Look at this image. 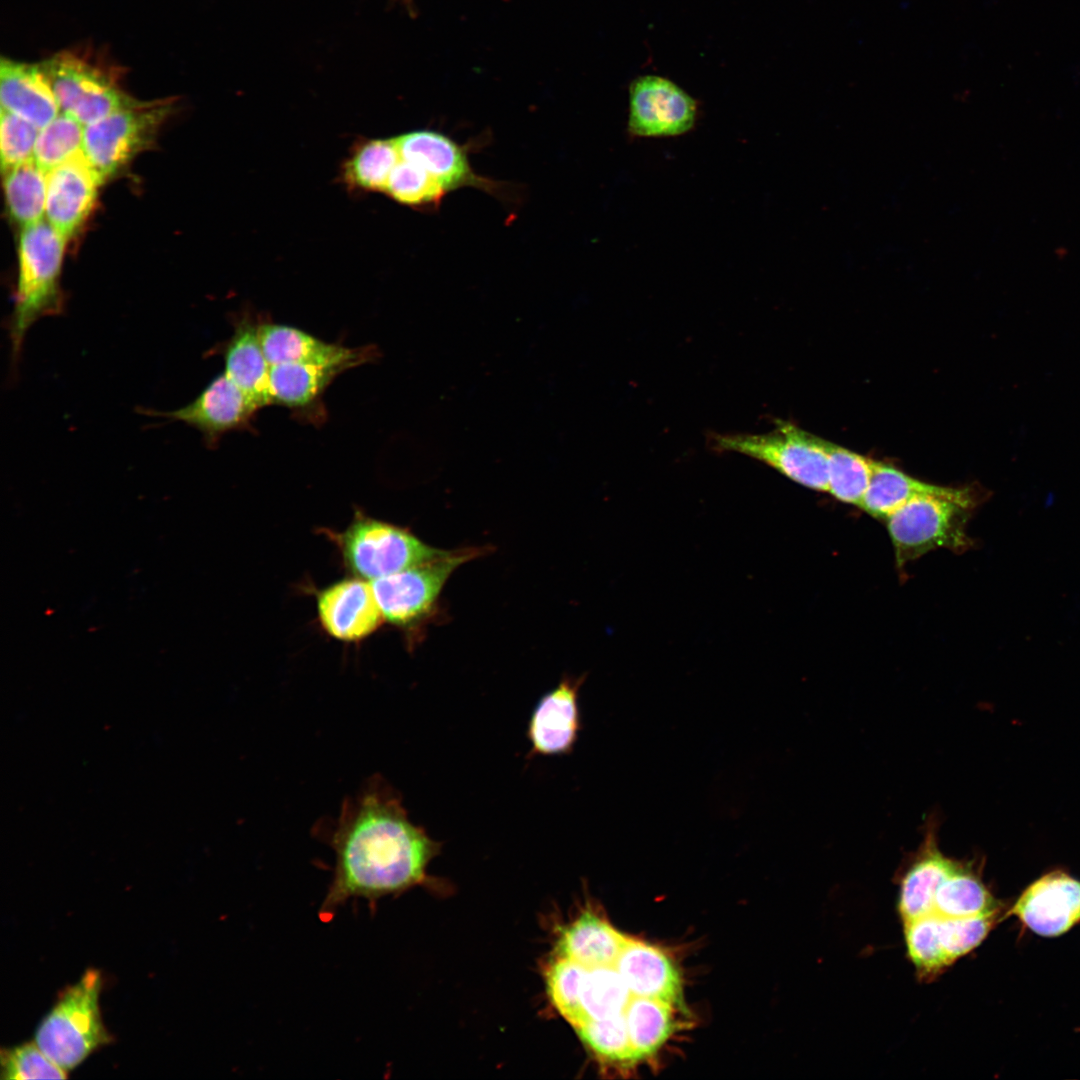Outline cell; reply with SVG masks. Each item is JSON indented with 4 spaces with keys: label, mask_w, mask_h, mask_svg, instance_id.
I'll use <instances>...</instances> for the list:
<instances>
[{
    "label": "cell",
    "mask_w": 1080,
    "mask_h": 1080,
    "mask_svg": "<svg viewBox=\"0 0 1080 1080\" xmlns=\"http://www.w3.org/2000/svg\"><path fill=\"white\" fill-rule=\"evenodd\" d=\"M335 853V869L319 916L330 921L350 899L372 907L428 880L427 867L442 843L410 821L400 794L374 775L344 799L338 818L321 829Z\"/></svg>",
    "instance_id": "6da1fadb"
},
{
    "label": "cell",
    "mask_w": 1080,
    "mask_h": 1080,
    "mask_svg": "<svg viewBox=\"0 0 1080 1080\" xmlns=\"http://www.w3.org/2000/svg\"><path fill=\"white\" fill-rule=\"evenodd\" d=\"M66 241L45 219L22 228L14 307L7 326L13 361L30 327L63 311L59 278Z\"/></svg>",
    "instance_id": "7a4b0ae2"
},
{
    "label": "cell",
    "mask_w": 1080,
    "mask_h": 1080,
    "mask_svg": "<svg viewBox=\"0 0 1080 1080\" xmlns=\"http://www.w3.org/2000/svg\"><path fill=\"white\" fill-rule=\"evenodd\" d=\"M985 497L973 487L954 496L919 495L890 514L885 521L898 567L938 548L967 549L968 520Z\"/></svg>",
    "instance_id": "3957f363"
},
{
    "label": "cell",
    "mask_w": 1080,
    "mask_h": 1080,
    "mask_svg": "<svg viewBox=\"0 0 1080 1080\" xmlns=\"http://www.w3.org/2000/svg\"><path fill=\"white\" fill-rule=\"evenodd\" d=\"M101 986L100 972L86 970L76 984L61 992L36 1030L35 1043L66 1071L111 1039L100 1015Z\"/></svg>",
    "instance_id": "277c9868"
},
{
    "label": "cell",
    "mask_w": 1080,
    "mask_h": 1080,
    "mask_svg": "<svg viewBox=\"0 0 1080 1080\" xmlns=\"http://www.w3.org/2000/svg\"><path fill=\"white\" fill-rule=\"evenodd\" d=\"M718 452L739 453L762 462L790 480L815 491L828 490V459L823 439L788 422L762 434H715Z\"/></svg>",
    "instance_id": "5b68a950"
},
{
    "label": "cell",
    "mask_w": 1080,
    "mask_h": 1080,
    "mask_svg": "<svg viewBox=\"0 0 1080 1080\" xmlns=\"http://www.w3.org/2000/svg\"><path fill=\"white\" fill-rule=\"evenodd\" d=\"M335 538L350 571L371 581L429 562L448 552L425 544L405 528L362 514H357Z\"/></svg>",
    "instance_id": "8992f818"
},
{
    "label": "cell",
    "mask_w": 1080,
    "mask_h": 1080,
    "mask_svg": "<svg viewBox=\"0 0 1080 1080\" xmlns=\"http://www.w3.org/2000/svg\"><path fill=\"white\" fill-rule=\"evenodd\" d=\"M169 100H133L84 126L83 154L101 184L152 142L172 109Z\"/></svg>",
    "instance_id": "52a82bcc"
},
{
    "label": "cell",
    "mask_w": 1080,
    "mask_h": 1080,
    "mask_svg": "<svg viewBox=\"0 0 1080 1080\" xmlns=\"http://www.w3.org/2000/svg\"><path fill=\"white\" fill-rule=\"evenodd\" d=\"M60 111L83 126L94 123L134 99L117 84L116 72L73 51H63L40 64Z\"/></svg>",
    "instance_id": "ba28073f"
},
{
    "label": "cell",
    "mask_w": 1080,
    "mask_h": 1080,
    "mask_svg": "<svg viewBox=\"0 0 1080 1080\" xmlns=\"http://www.w3.org/2000/svg\"><path fill=\"white\" fill-rule=\"evenodd\" d=\"M480 547L448 551L429 562L371 581L385 620L408 628L428 616L450 575L484 553Z\"/></svg>",
    "instance_id": "9c48e42d"
},
{
    "label": "cell",
    "mask_w": 1080,
    "mask_h": 1080,
    "mask_svg": "<svg viewBox=\"0 0 1080 1080\" xmlns=\"http://www.w3.org/2000/svg\"><path fill=\"white\" fill-rule=\"evenodd\" d=\"M260 408L223 371L187 405L168 412L145 411L198 430L209 447L232 431L250 430Z\"/></svg>",
    "instance_id": "30bf717a"
},
{
    "label": "cell",
    "mask_w": 1080,
    "mask_h": 1080,
    "mask_svg": "<svg viewBox=\"0 0 1080 1080\" xmlns=\"http://www.w3.org/2000/svg\"><path fill=\"white\" fill-rule=\"evenodd\" d=\"M629 99L628 130L634 136H676L688 132L696 122V101L666 78L646 75L635 79Z\"/></svg>",
    "instance_id": "8fae6325"
},
{
    "label": "cell",
    "mask_w": 1080,
    "mask_h": 1080,
    "mask_svg": "<svg viewBox=\"0 0 1080 1080\" xmlns=\"http://www.w3.org/2000/svg\"><path fill=\"white\" fill-rule=\"evenodd\" d=\"M585 676H566L537 702L530 715L526 736L527 759L570 754L582 729L579 691Z\"/></svg>",
    "instance_id": "7c38bea8"
},
{
    "label": "cell",
    "mask_w": 1080,
    "mask_h": 1080,
    "mask_svg": "<svg viewBox=\"0 0 1080 1080\" xmlns=\"http://www.w3.org/2000/svg\"><path fill=\"white\" fill-rule=\"evenodd\" d=\"M259 338L266 360L271 365L305 363L351 368L374 362L380 356L370 344L347 347L326 342L297 327L275 323L261 317Z\"/></svg>",
    "instance_id": "4fadbf2b"
},
{
    "label": "cell",
    "mask_w": 1080,
    "mask_h": 1080,
    "mask_svg": "<svg viewBox=\"0 0 1080 1080\" xmlns=\"http://www.w3.org/2000/svg\"><path fill=\"white\" fill-rule=\"evenodd\" d=\"M1011 913L1038 935L1059 936L1080 923V881L1063 871L1047 873L1026 888Z\"/></svg>",
    "instance_id": "5bb4252c"
},
{
    "label": "cell",
    "mask_w": 1080,
    "mask_h": 1080,
    "mask_svg": "<svg viewBox=\"0 0 1080 1080\" xmlns=\"http://www.w3.org/2000/svg\"><path fill=\"white\" fill-rule=\"evenodd\" d=\"M317 612L324 630L335 639L360 641L384 620L371 583L355 577L340 580L317 594Z\"/></svg>",
    "instance_id": "9a60e30c"
},
{
    "label": "cell",
    "mask_w": 1080,
    "mask_h": 1080,
    "mask_svg": "<svg viewBox=\"0 0 1080 1080\" xmlns=\"http://www.w3.org/2000/svg\"><path fill=\"white\" fill-rule=\"evenodd\" d=\"M100 185L83 151L47 173L45 217L65 240L87 218Z\"/></svg>",
    "instance_id": "2e32d148"
},
{
    "label": "cell",
    "mask_w": 1080,
    "mask_h": 1080,
    "mask_svg": "<svg viewBox=\"0 0 1080 1080\" xmlns=\"http://www.w3.org/2000/svg\"><path fill=\"white\" fill-rule=\"evenodd\" d=\"M345 371V368L333 365H271L267 387L269 405L285 407L297 419L320 424L327 418L323 395L330 384Z\"/></svg>",
    "instance_id": "e0dca14e"
},
{
    "label": "cell",
    "mask_w": 1080,
    "mask_h": 1080,
    "mask_svg": "<svg viewBox=\"0 0 1080 1080\" xmlns=\"http://www.w3.org/2000/svg\"><path fill=\"white\" fill-rule=\"evenodd\" d=\"M401 158L436 178L447 190L473 186L494 192L497 184L475 174L466 152L449 137L430 130H417L394 138Z\"/></svg>",
    "instance_id": "ac0fdd59"
},
{
    "label": "cell",
    "mask_w": 1080,
    "mask_h": 1080,
    "mask_svg": "<svg viewBox=\"0 0 1080 1080\" xmlns=\"http://www.w3.org/2000/svg\"><path fill=\"white\" fill-rule=\"evenodd\" d=\"M261 317L249 310L238 314L232 320L231 336L213 351L222 355L224 372L260 409L269 405L267 387L270 370L259 338Z\"/></svg>",
    "instance_id": "d6986e66"
},
{
    "label": "cell",
    "mask_w": 1080,
    "mask_h": 1080,
    "mask_svg": "<svg viewBox=\"0 0 1080 1080\" xmlns=\"http://www.w3.org/2000/svg\"><path fill=\"white\" fill-rule=\"evenodd\" d=\"M614 967L632 996L677 1003L681 978L671 959L658 947L628 938Z\"/></svg>",
    "instance_id": "ffe728a7"
},
{
    "label": "cell",
    "mask_w": 1080,
    "mask_h": 1080,
    "mask_svg": "<svg viewBox=\"0 0 1080 1080\" xmlns=\"http://www.w3.org/2000/svg\"><path fill=\"white\" fill-rule=\"evenodd\" d=\"M0 100L1 108L28 120L39 129L61 112L40 64L2 58Z\"/></svg>",
    "instance_id": "44dd1931"
},
{
    "label": "cell",
    "mask_w": 1080,
    "mask_h": 1080,
    "mask_svg": "<svg viewBox=\"0 0 1080 1080\" xmlns=\"http://www.w3.org/2000/svg\"><path fill=\"white\" fill-rule=\"evenodd\" d=\"M627 939L605 919L584 912L562 931L557 954L588 969L614 966Z\"/></svg>",
    "instance_id": "7402d4cb"
},
{
    "label": "cell",
    "mask_w": 1080,
    "mask_h": 1080,
    "mask_svg": "<svg viewBox=\"0 0 1080 1080\" xmlns=\"http://www.w3.org/2000/svg\"><path fill=\"white\" fill-rule=\"evenodd\" d=\"M994 913H999V906L983 884L975 864L952 859L938 884L929 914L961 918Z\"/></svg>",
    "instance_id": "603a6c76"
},
{
    "label": "cell",
    "mask_w": 1080,
    "mask_h": 1080,
    "mask_svg": "<svg viewBox=\"0 0 1080 1080\" xmlns=\"http://www.w3.org/2000/svg\"><path fill=\"white\" fill-rule=\"evenodd\" d=\"M963 489L926 483L892 466L873 461L871 480L860 508L874 518L885 520L916 496L925 494L954 496L960 494Z\"/></svg>",
    "instance_id": "cb8c5ba5"
},
{
    "label": "cell",
    "mask_w": 1080,
    "mask_h": 1080,
    "mask_svg": "<svg viewBox=\"0 0 1080 1080\" xmlns=\"http://www.w3.org/2000/svg\"><path fill=\"white\" fill-rule=\"evenodd\" d=\"M673 1003L632 996L624 1012L636 1060L652 1056L669 1038L674 1026Z\"/></svg>",
    "instance_id": "d4e9b609"
},
{
    "label": "cell",
    "mask_w": 1080,
    "mask_h": 1080,
    "mask_svg": "<svg viewBox=\"0 0 1080 1080\" xmlns=\"http://www.w3.org/2000/svg\"><path fill=\"white\" fill-rule=\"evenodd\" d=\"M4 191L10 216L21 228L43 219L47 173L33 158L4 173Z\"/></svg>",
    "instance_id": "484cf974"
},
{
    "label": "cell",
    "mask_w": 1080,
    "mask_h": 1080,
    "mask_svg": "<svg viewBox=\"0 0 1080 1080\" xmlns=\"http://www.w3.org/2000/svg\"><path fill=\"white\" fill-rule=\"evenodd\" d=\"M401 155L393 139H373L361 143L344 164L347 185L366 191H384Z\"/></svg>",
    "instance_id": "4316f807"
},
{
    "label": "cell",
    "mask_w": 1080,
    "mask_h": 1080,
    "mask_svg": "<svg viewBox=\"0 0 1080 1080\" xmlns=\"http://www.w3.org/2000/svg\"><path fill=\"white\" fill-rule=\"evenodd\" d=\"M828 459V490L837 500L861 505L868 489L873 461L856 452L823 440Z\"/></svg>",
    "instance_id": "83f0119b"
},
{
    "label": "cell",
    "mask_w": 1080,
    "mask_h": 1080,
    "mask_svg": "<svg viewBox=\"0 0 1080 1080\" xmlns=\"http://www.w3.org/2000/svg\"><path fill=\"white\" fill-rule=\"evenodd\" d=\"M631 997L614 966L588 969L581 993L584 1020L621 1015Z\"/></svg>",
    "instance_id": "f1b7e54d"
},
{
    "label": "cell",
    "mask_w": 1080,
    "mask_h": 1080,
    "mask_svg": "<svg viewBox=\"0 0 1080 1080\" xmlns=\"http://www.w3.org/2000/svg\"><path fill=\"white\" fill-rule=\"evenodd\" d=\"M84 126L60 112L39 130L33 159L45 172L83 151Z\"/></svg>",
    "instance_id": "f546056e"
},
{
    "label": "cell",
    "mask_w": 1080,
    "mask_h": 1080,
    "mask_svg": "<svg viewBox=\"0 0 1080 1080\" xmlns=\"http://www.w3.org/2000/svg\"><path fill=\"white\" fill-rule=\"evenodd\" d=\"M588 968L558 956L550 965L547 991L555 1009L574 1027L584 1021L581 993Z\"/></svg>",
    "instance_id": "4dcf8cb0"
},
{
    "label": "cell",
    "mask_w": 1080,
    "mask_h": 1080,
    "mask_svg": "<svg viewBox=\"0 0 1080 1080\" xmlns=\"http://www.w3.org/2000/svg\"><path fill=\"white\" fill-rule=\"evenodd\" d=\"M574 1028L586 1047L601 1060L624 1064L636 1061L623 1014L586 1019Z\"/></svg>",
    "instance_id": "1f68e13d"
},
{
    "label": "cell",
    "mask_w": 1080,
    "mask_h": 1080,
    "mask_svg": "<svg viewBox=\"0 0 1080 1080\" xmlns=\"http://www.w3.org/2000/svg\"><path fill=\"white\" fill-rule=\"evenodd\" d=\"M385 192L400 203L422 207L437 206L446 189L425 169L401 159L389 177Z\"/></svg>",
    "instance_id": "d6a6232c"
},
{
    "label": "cell",
    "mask_w": 1080,
    "mask_h": 1080,
    "mask_svg": "<svg viewBox=\"0 0 1080 1080\" xmlns=\"http://www.w3.org/2000/svg\"><path fill=\"white\" fill-rule=\"evenodd\" d=\"M997 913L961 918H939L938 935L947 965L976 948L988 935Z\"/></svg>",
    "instance_id": "836d02e7"
},
{
    "label": "cell",
    "mask_w": 1080,
    "mask_h": 1080,
    "mask_svg": "<svg viewBox=\"0 0 1080 1080\" xmlns=\"http://www.w3.org/2000/svg\"><path fill=\"white\" fill-rule=\"evenodd\" d=\"M908 954L922 976H932L948 966L940 946L938 920L932 915L904 923Z\"/></svg>",
    "instance_id": "e575fe53"
},
{
    "label": "cell",
    "mask_w": 1080,
    "mask_h": 1080,
    "mask_svg": "<svg viewBox=\"0 0 1080 1080\" xmlns=\"http://www.w3.org/2000/svg\"><path fill=\"white\" fill-rule=\"evenodd\" d=\"M2 1079H63L66 1070L53 1062L34 1042L1 1050Z\"/></svg>",
    "instance_id": "d590c367"
},
{
    "label": "cell",
    "mask_w": 1080,
    "mask_h": 1080,
    "mask_svg": "<svg viewBox=\"0 0 1080 1080\" xmlns=\"http://www.w3.org/2000/svg\"><path fill=\"white\" fill-rule=\"evenodd\" d=\"M39 128L28 120L1 108V170L6 173L33 158Z\"/></svg>",
    "instance_id": "8d00e7d4"
}]
</instances>
